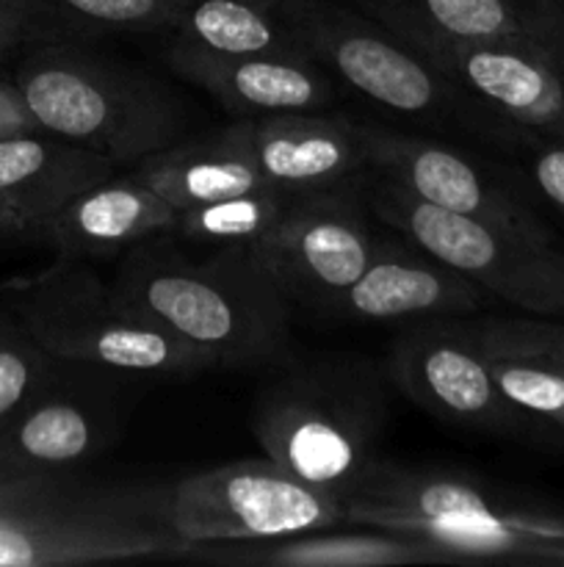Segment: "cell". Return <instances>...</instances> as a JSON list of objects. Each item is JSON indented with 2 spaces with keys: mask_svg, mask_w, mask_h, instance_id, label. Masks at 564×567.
Listing matches in <instances>:
<instances>
[{
  "mask_svg": "<svg viewBox=\"0 0 564 567\" xmlns=\"http://www.w3.org/2000/svg\"><path fill=\"white\" fill-rule=\"evenodd\" d=\"M180 208L138 177L116 172L72 197L44 225L42 244L59 258H108L155 236H175Z\"/></svg>",
  "mask_w": 564,
  "mask_h": 567,
  "instance_id": "ac0fdd59",
  "label": "cell"
},
{
  "mask_svg": "<svg viewBox=\"0 0 564 567\" xmlns=\"http://www.w3.org/2000/svg\"><path fill=\"white\" fill-rule=\"evenodd\" d=\"M53 354L22 327L0 316V424L44 393Z\"/></svg>",
  "mask_w": 564,
  "mask_h": 567,
  "instance_id": "484cf974",
  "label": "cell"
},
{
  "mask_svg": "<svg viewBox=\"0 0 564 567\" xmlns=\"http://www.w3.org/2000/svg\"><path fill=\"white\" fill-rule=\"evenodd\" d=\"M14 313L53 358L160 377L213 369L202 352L127 308L83 260L59 258L33 280L14 286Z\"/></svg>",
  "mask_w": 564,
  "mask_h": 567,
  "instance_id": "52a82bcc",
  "label": "cell"
},
{
  "mask_svg": "<svg viewBox=\"0 0 564 567\" xmlns=\"http://www.w3.org/2000/svg\"><path fill=\"white\" fill-rule=\"evenodd\" d=\"M365 203L374 219L476 282L487 297L534 316L564 319V252L558 244L437 208L376 172H368L365 181Z\"/></svg>",
  "mask_w": 564,
  "mask_h": 567,
  "instance_id": "ba28073f",
  "label": "cell"
},
{
  "mask_svg": "<svg viewBox=\"0 0 564 567\" xmlns=\"http://www.w3.org/2000/svg\"><path fill=\"white\" fill-rule=\"evenodd\" d=\"M55 42L39 0H0V59L28 44Z\"/></svg>",
  "mask_w": 564,
  "mask_h": 567,
  "instance_id": "f1b7e54d",
  "label": "cell"
},
{
  "mask_svg": "<svg viewBox=\"0 0 564 567\" xmlns=\"http://www.w3.org/2000/svg\"><path fill=\"white\" fill-rule=\"evenodd\" d=\"M387 380L426 413L476 430H520V413L495 385L484 352L459 316L409 327L387 354Z\"/></svg>",
  "mask_w": 564,
  "mask_h": 567,
  "instance_id": "7c38bea8",
  "label": "cell"
},
{
  "mask_svg": "<svg viewBox=\"0 0 564 567\" xmlns=\"http://www.w3.org/2000/svg\"><path fill=\"white\" fill-rule=\"evenodd\" d=\"M0 241H39L42 244V230L31 216L22 214L14 203L0 194Z\"/></svg>",
  "mask_w": 564,
  "mask_h": 567,
  "instance_id": "4dcf8cb0",
  "label": "cell"
},
{
  "mask_svg": "<svg viewBox=\"0 0 564 567\" xmlns=\"http://www.w3.org/2000/svg\"><path fill=\"white\" fill-rule=\"evenodd\" d=\"M166 64L238 116L324 114L335 105V78L307 55H224L166 44Z\"/></svg>",
  "mask_w": 564,
  "mask_h": 567,
  "instance_id": "2e32d148",
  "label": "cell"
},
{
  "mask_svg": "<svg viewBox=\"0 0 564 567\" xmlns=\"http://www.w3.org/2000/svg\"><path fill=\"white\" fill-rule=\"evenodd\" d=\"M136 313L202 352L213 369L280 363L291 338V302L247 244H221L191 260L171 236L125 249L111 280Z\"/></svg>",
  "mask_w": 564,
  "mask_h": 567,
  "instance_id": "6da1fadb",
  "label": "cell"
},
{
  "mask_svg": "<svg viewBox=\"0 0 564 567\" xmlns=\"http://www.w3.org/2000/svg\"><path fill=\"white\" fill-rule=\"evenodd\" d=\"M164 487L88 485L61 474L0 480V567L182 559Z\"/></svg>",
  "mask_w": 564,
  "mask_h": 567,
  "instance_id": "3957f363",
  "label": "cell"
},
{
  "mask_svg": "<svg viewBox=\"0 0 564 567\" xmlns=\"http://www.w3.org/2000/svg\"><path fill=\"white\" fill-rule=\"evenodd\" d=\"M468 332L484 354H525V358L556 360L564 365V321L556 316L536 319H470Z\"/></svg>",
  "mask_w": 564,
  "mask_h": 567,
  "instance_id": "4316f807",
  "label": "cell"
},
{
  "mask_svg": "<svg viewBox=\"0 0 564 567\" xmlns=\"http://www.w3.org/2000/svg\"><path fill=\"white\" fill-rule=\"evenodd\" d=\"M547 3H551L553 9H558V11H562V14H564V0H547Z\"/></svg>",
  "mask_w": 564,
  "mask_h": 567,
  "instance_id": "d6a6232c",
  "label": "cell"
},
{
  "mask_svg": "<svg viewBox=\"0 0 564 567\" xmlns=\"http://www.w3.org/2000/svg\"><path fill=\"white\" fill-rule=\"evenodd\" d=\"M263 188H330L368 175L359 122L337 114L243 116L216 131Z\"/></svg>",
  "mask_w": 564,
  "mask_h": 567,
  "instance_id": "5bb4252c",
  "label": "cell"
},
{
  "mask_svg": "<svg viewBox=\"0 0 564 567\" xmlns=\"http://www.w3.org/2000/svg\"><path fill=\"white\" fill-rule=\"evenodd\" d=\"M39 122L28 111L25 100H22L20 89L14 81H3L0 78V138L22 136V133H39Z\"/></svg>",
  "mask_w": 564,
  "mask_h": 567,
  "instance_id": "f546056e",
  "label": "cell"
},
{
  "mask_svg": "<svg viewBox=\"0 0 564 567\" xmlns=\"http://www.w3.org/2000/svg\"><path fill=\"white\" fill-rule=\"evenodd\" d=\"M503 396L531 419L564 430V365L525 354H484Z\"/></svg>",
  "mask_w": 564,
  "mask_h": 567,
  "instance_id": "d4e9b609",
  "label": "cell"
},
{
  "mask_svg": "<svg viewBox=\"0 0 564 567\" xmlns=\"http://www.w3.org/2000/svg\"><path fill=\"white\" fill-rule=\"evenodd\" d=\"M164 515L188 548L321 532L343 520V498L269 457L219 465L164 487Z\"/></svg>",
  "mask_w": 564,
  "mask_h": 567,
  "instance_id": "9c48e42d",
  "label": "cell"
},
{
  "mask_svg": "<svg viewBox=\"0 0 564 567\" xmlns=\"http://www.w3.org/2000/svg\"><path fill=\"white\" fill-rule=\"evenodd\" d=\"M293 3L296 0H188L169 42L224 55H307L293 25Z\"/></svg>",
  "mask_w": 564,
  "mask_h": 567,
  "instance_id": "7402d4cb",
  "label": "cell"
},
{
  "mask_svg": "<svg viewBox=\"0 0 564 567\" xmlns=\"http://www.w3.org/2000/svg\"><path fill=\"white\" fill-rule=\"evenodd\" d=\"M359 138L368 169L401 183L415 197L501 230L556 244L553 227L536 205L540 197L512 164H487L448 144L365 122H359Z\"/></svg>",
  "mask_w": 564,
  "mask_h": 567,
  "instance_id": "30bf717a",
  "label": "cell"
},
{
  "mask_svg": "<svg viewBox=\"0 0 564 567\" xmlns=\"http://www.w3.org/2000/svg\"><path fill=\"white\" fill-rule=\"evenodd\" d=\"M186 6L188 0H39L55 42L61 31H171Z\"/></svg>",
  "mask_w": 564,
  "mask_h": 567,
  "instance_id": "cb8c5ba5",
  "label": "cell"
},
{
  "mask_svg": "<svg viewBox=\"0 0 564 567\" xmlns=\"http://www.w3.org/2000/svg\"><path fill=\"white\" fill-rule=\"evenodd\" d=\"M365 17L426 55L440 42L523 50L564 78V14L547 0H352Z\"/></svg>",
  "mask_w": 564,
  "mask_h": 567,
  "instance_id": "4fadbf2b",
  "label": "cell"
},
{
  "mask_svg": "<svg viewBox=\"0 0 564 567\" xmlns=\"http://www.w3.org/2000/svg\"><path fill=\"white\" fill-rule=\"evenodd\" d=\"M182 559L230 567H393L457 563L451 554L420 537L401 532H370V535H299L269 540L197 543Z\"/></svg>",
  "mask_w": 564,
  "mask_h": 567,
  "instance_id": "d6986e66",
  "label": "cell"
},
{
  "mask_svg": "<svg viewBox=\"0 0 564 567\" xmlns=\"http://www.w3.org/2000/svg\"><path fill=\"white\" fill-rule=\"evenodd\" d=\"M14 83L44 133L105 155L119 169L186 138V109L171 89L72 44H33Z\"/></svg>",
  "mask_w": 564,
  "mask_h": 567,
  "instance_id": "5b68a950",
  "label": "cell"
},
{
  "mask_svg": "<svg viewBox=\"0 0 564 567\" xmlns=\"http://www.w3.org/2000/svg\"><path fill=\"white\" fill-rule=\"evenodd\" d=\"M387 369L357 354L288 363L258 393L252 430L265 457L307 485L346 496L379 460Z\"/></svg>",
  "mask_w": 564,
  "mask_h": 567,
  "instance_id": "7a4b0ae2",
  "label": "cell"
},
{
  "mask_svg": "<svg viewBox=\"0 0 564 567\" xmlns=\"http://www.w3.org/2000/svg\"><path fill=\"white\" fill-rule=\"evenodd\" d=\"M108 435L111 426L103 410L70 396L39 393L0 424V480L61 474L103 452Z\"/></svg>",
  "mask_w": 564,
  "mask_h": 567,
  "instance_id": "44dd1931",
  "label": "cell"
},
{
  "mask_svg": "<svg viewBox=\"0 0 564 567\" xmlns=\"http://www.w3.org/2000/svg\"><path fill=\"white\" fill-rule=\"evenodd\" d=\"M318 192H324V188H307V192L258 188V192L191 205V208L180 210L175 236L194 244H216V247H221V244H249L274 230L285 219H291Z\"/></svg>",
  "mask_w": 564,
  "mask_h": 567,
  "instance_id": "603a6c76",
  "label": "cell"
},
{
  "mask_svg": "<svg viewBox=\"0 0 564 567\" xmlns=\"http://www.w3.org/2000/svg\"><path fill=\"white\" fill-rule=\"evenodd\" d=\"M542 565H564V543L553 546L551 551L545 554V559H542Z\"/></svg>",
  "mask_w": 564,
  "mask_h": 567,
  "instance_id": "1f68e13d",
  "label": "cell"
},
{
  "mask_svg": "<svg viewBox=\"0 0 564 567\" xmlns=\"http://www.w3.org/2000/svg\"><path fill=\"white\" fill-rule=\"evenodd\" d=\"M487 291L442 266L409 238L376 233L363 275L318 313L343 321H409L476 313Z\"/></svg>",
  "mask_w": 564,
  "mask_h": 567,
  "instance_id": "9a60e30c",
  "label": "cell"
},
{
  "mask_svg": "<svg viewBox=\"0 0 564 567\" xmlns=\"http://www.w3.org/2000/svg\"><path fill=\"white\" fill-rule=\"evenodd\" d=\"M116 169L119 166L105 155L53 133L0 138V194L36 221L42 238L55 210L94 183L114 177Z\"/></svg>",
  "mask_w": 564,
  "mask_h": 567,
  "instance_id": "ffe728a7",
  "label": "cell"
},
{
  "mask_svg": "<svg viewBox=\"0 0 564 567\" xmlns=\"http://www.w3.org/2000/svg\"><path fill=\"white\" fill-rule=\"evenodd\" d=\"M365 181L368 175L324 188L291 219L247 244L288 299L321 310L365 271L379 233L368 219Z\"/></svg>",
  "mask_w": 564,
  "mask_h": 567,
  "instance_id": "8fae6325",
  "label": "cell"
},
{
  "mask_svg": "<svg viewBox=\"0 0 564 567\" xmlns=\"http://www.w3.org/2000/svg\"><path fill=\"white\" fill-rule=\"evenodd\" d=\"M424 59L506 125L564 144V78L545 61L484 42H440Z\"/></svg>",
  "mask_w": 564,
  "mask_h": 567,
  "instance_id": "e0dca14e",
  "label": "cell"
},
{
  "mask_svg": "<svg viewBox=\"0 0 564 567\" xmlns=\"http://www.w3.org/2000/svg\"><path fill=\"white\" fill-rule=\"evenodd\" d=\"M343 520L401 532L464 559L542 565L564 543V518L503 502L468 474L376 460L343 496Z\"/></svg>",
  "mask_w": 564,
  "mask_h": 567,
  "instance_id": "277c9868",
  "label": "cell"
},
{
  "mask_svg": "<svg viewBox=\"0 0 564 567\" xmlns=\"http://www.w3.org/2000/svg\"><path fill=\"white\" fill-rule=\"evenodd\" d=\"M514 169L525 177L536 197L564 219V144L514 127L503 147Z\"/></svg>",
  "mask_w": 564,
  "mask_h": 567,
  "instance_id": "83f0119b",
  "label": "cell"
},
{
  "mask_svg": "<svg viewBox=\"0 0 564 567\" xmlns=\"http://www.w3.org/2000/svg\"><path fill=\"white\" fill-rule=\"evenodd\" d=\"M293 25L304 53L370 103L407 120L459 127L498 150L512 138L514 127L495 111L370 17L326 0H296Z\"/></svg>",
  "mask_w": 564,
  "mask_h": 567,
  "instance_id": "8992f818",
  "label": "cell"
}]
</instances>
